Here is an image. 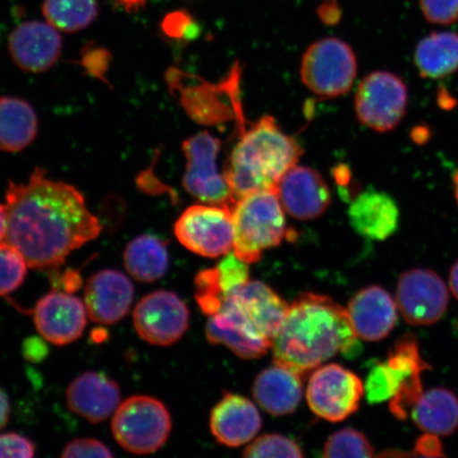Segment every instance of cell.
Instances as JSON below:
<instances>
[{"label": "cell", "mask_w": 458, "mask_h": 458, "mask_svg": "<svg viewBox=\"0 0 458 458\" xmlns=\"http://www.w3.org/2000/svg\"><path fill=\"white\" fill-rule=\"evenodd\" d=\"M7 242L24 256L29 267L53 268L101 233L83 194L37 168L27 182H9L3 204Z\"/></svg>", "instance_id": "6da1fadb"}, {"label": "cell", "mask_w": 458, "mask_h": 458, "mask_svg": "<svg viewBox=\"0 0 458 458\" xmlns=\"http://www.w3.org/2000/svg\"><path fill=\"white\" fill-rule=\"evenodd\" d=\"M347 309L328 296L305 293L291 303L272 343L274 363L301 376L360 349Z\"/></svg>", "instance_id": "7a4b0ae2"}, {"label": "cell", "mask_w": 458, "mask_h": 458, "mask_svg": "<svg viewBox=\"0 0 458 458\" xmlns=\"http://www.w3.org/2000/svg\"><path fill=\"white\" fill-rule=\"evenodd\" d=\"M302 150L272 117L258 120L233 147L223 174L234 199L246 194L276 189L299 162Z\"/></svg>", "instance_id": "3957f363"}, {"label": "cell", "mask_w": 458, "mask_h": 458, "mask_svg": "<svg viewBox=\"0 0 458 458\" xmlns=\"http://www.w3.org/2000/svg\"><path fill=\"white\" fill-rule=\"evenodd\" d=\"M284 208L276 189L257 191L234 200L232 206L233 253L246 263H256L266 250L288 237Z\"/></svg>", "instance_id": "277c9868"}, {"label": "cell", "mask_w": 458, "mask_h": 458, "mask_svg": "<svg viewBox=\"0 0 458 458\" xmlns=\"http://www.w3.org/2000/svg\"><path fill=\"white\" fill-rule=\"evenodd\" d=\"M171 416L159 400L133 396L114 411L112 431L116 442L134 454H150L167 443L171 433Z\"/></svg>", "instance_id": "5b68a950"}, {"label": "cell", "mask_w": 458, "mask_h": 458, "mask_svg": "<svg viewBox=\"0 0 458 458\" xmlns=\"http://www.w3.org/2000/svg\"><path fill=\"white\" fill-rule=\"evenodd\" d=\"M358 62L351 46L327 38L313 43L303 54L301 78L313 94L335 98L352 89Z\"/></svg>", "instance_id": "8992f818"}, {"label": "cell", "mask_w": 458, "mask_h": 458, "mask_svg": "<svg viewBox=\"0 0 458 458\" xmlns=\"http://www.w3.org/2000/svg\"><path fill=\"white\" fill-rule=\"evenodd\" d=\"M186 171L182 176L185 191L199 202L231 205L234 198L231 187L217 167L221 140L208 131H200L182 142Z\"/></svg>", "instance_id": "52a82bcc"}, {"label": "cell", "mask_w": 458, "mask_h": 458, "mask_svg": "<svg viewBox=\"0 0 458 458\" xmlns=\"http://www.w3.org/2000/svg\"><path fill=\"white\" fill-rule=\"evenodd\" d=\"M174 233L194 254L205 258L225 256L233 248L232 206L192 205L177 219Z\"/></svg>", "instance_id": "ba28073f"}, {"label": "cell", "mask_w": 458, "mask_h": 458, "mask_svg": "<svg viewBox=\"0 0 458 458\" xmlns=\"http://www.w3.org/2000/svg\"><path fill=\"white\" fill-rule=\"evenodd\" d=\"M408 103L409 91L403 79L393 72H375L359 84L354 108L360 123L386 133L403 122Z\"/></svg>", "instance_id": "9c48e42d"}, {"label": "cell", "mask_w": 458, "mask_h": 458, "mask_svg": "<svg viewBox=\"0 0 458 458\" xmlns=\"http://www.w3.org/2000/svg\"><path fill=\"white\" fill-rule=\"evenodd\" d=\"M364 394L363 382L356 374L342 365L327 364L313 370L307 401L315 415L340 422L356 413Z\"/></svg>", "instance_id": "30bf717a"}, {"label": "cell", "mask_w": 458, "mask_h": 458, "mask_svg": "<svg viewBox=\"0 0 458 458\" xmlns=\"http://www.w3.org/2000/svg\"><path fill=\"white\" fill-rule=\"evenodd\" d=\"M133 322L137 335L143 341L152 345L170 346L186 334L189 310L174 292L156 291L137 303Z\"/></svg>", "instance_id": "8fae6325"}, {"label": "cell", "mask_w": 458, "mask_h": 458, "mask_svg": "<svg viewBox=\"0 0 458 458\" xmlns=\"http://www.w3.org/2000/svg\"><path fill=\"white\" fill-rule=\"evenodd\" d=\"M396 297L405 322L414 326L437 323L449 303L444 280L427 268H415L401 275Z\"/></svg>", "instance_id": "7c38bea8"}, {"label": "cell", "mask_w": 458, "mask_h": 458, "mask_svg": "<svg viewBox=\"0 0 458 458\" xmlns=\"http://www.w3.org/2000/svg\"><path fill=\"white\" fill-rule=\"evenodd\" d=\"M276 191L286 213L301 221L317 219L331 203L327 182L317 170L306 165H295L286 172Z\"/></svg>", "instance_id": "4fadbf2b"}, {"label": "cell", "mask_w": 458, "mask_h": 458, "mask_svg": "<svg viewBox=\"0 0 458 458\" xmlns=\"http://www.w3.org/2000/svg\"><path fill=\"white\" fill-rule=\"evenodd\" d=\"M62 42L57 29L48 21H25L11 32L9 53L21 70L44 72L59 60Z\"/></svg>", "instance_id": "5bb4252c"}, {"label": "cell", "mask_w": 458, "mask_h": 458, "mask_svg": "<svg viewBox=\"0 0 458 458\" xmlns=\"http://www.w3.org/2000/svg\"><path fill=\"white\" fill-rule=\"evenodd\" d=\"M85 305L70 293L51 292L34 309V323L43 339L55 345L77 341L86 327Z\"/></svg>", "instance_id": "9a60e30c"}, {"label": "cell", "mask_w": 458, "mask_h": 458, "mask_svg": "<svg viewBox=\"0 0 458 458\" xmlns=\"http://www.w3.org/2000/svg\"><path fill=\"white\" fill-rule=\"evenodd\" d=\"M206 337L214 345H225L246 360L261 358L272 347L229 297L219 312L210 315Z\"/></svg>", "instance_id": "2e32d148"}, {"label": "cell", "mask_w": 458, "mask_h": 458, "mask_svg": "<svg viewBox=\"0 0 458 458\" xmlns=\"http://www.w3.org/2000/svg\"><path fill=\"white\" fill-rule=\"evenodd\" d=\"M133 297L134 286L123 273L103 270L86 284L84 305L95 323L114 325L127 315Z\"/></svg>", "instance_id": "e0dca14e"}, {"label": "cell", "mask_w": 458, "mask_h": 458, "mask_svg": "<svg viewBox=\"0 0 458 458\" xmlns=\"http://www.w3.org/2000/svg\"><path fill=\"white\" fill-rule=\"evenodd\" d=\"M347 311L360 340L377 342L386 339L397 324V303L379 285L359 291L349 301Z\"/></svg>", "instance_id": "ac0fdd59"}, {"label": "cell", "mask_w": 458, "mask_h": 458, "mask_svg": "<svg viewBox=\"0 0 458 458\" xmlns=\"http://www.w3.org/2000/svg\"><path fill=\"white\" fill-rule=\"evenodd\" d=\"M348 219L360 236L385 242L397 232L400 210L392 196L369 187L352 199Z\"/></svg>", "instance_id": "d6986e66"}, {"label": "cell", "mask_w": 458, "mask_h": 458, "mask_svg": "<svg viewBox=\"0 0 458 458\" xmlns=\"http://www.w3.org/2000/svg\"><path fill=\"white\" fill-rule=\"evenodd\" d=\"M261 425L255 404L240 394L225 393L211 411V433L217 442L232 448L250 443Z\"/></svg>", "instance_id": "ffe728a7"}, {"label": "cell", "mask_w": 458, "mask_h": 458, "mask_svg": "<svg viewBox=\"0 0 458 458\" xmlns=\"http://www.w3.org/2000/svg\"><path fill=\"white\" fill-rule=\"evenodd\" d=\"M120 388L101 372L89 371L74 379L67 389L70 409L91 423L107 420L120 405Z\"/></svg>", "instance_id": "44dd1931"}, {"label": "cell", "mask_w": 458, "mask_h": 458, "mask_svg": "<svg viewBox=\"0 0 458 458\" xmlns=\"http://www.w3.org/2000/svg\"><path fill=\"white\" fill-rule=\"evenodd\" d=\"M228 297L259 334L273 343L290 305L259 280H250Z\"/></svg>", "instance_id": "7402d4cb"}, {"label": "cell", "mask_w": 458, "mask_h": 458, "mask_svg": "<svg viewBox=\"0 0 458 458\" xmlns=\"http://www.w3.org/2000/svg\"><path fill=\"white\" fill-rule=\"evenodd\" d=\"M301 377L274 363L256 377L253 394L257 403L273 416L293 413L302 397Z\"/></svg>", "instance_id": "603a6c76"}, {"label": "cell", "mask_w": 458, "mask_h": 458, "mask_svg": "<svg viewBox=\"0 0 458 458\" xmlns=\"http://www.w3.org/2000/svg\"><path fill=\"white\" fill-rule=\"evenodd\" d=\"M387 360L398 365L405 372V383L403 388L391 400L393 415L403 420L409 416L423 394L422 371L431 369V366L421 359L417 339L411 335H405L394 344Z\"/></svg>", "instance_id": "cb8c5ba5"}, {"label": "cell", "mask_w": 458, "mask_h": 458, "mask_svg": "<svg viewBox=\"0 0 458 458\" xmlns=\"http://www.w3.org/2000/svg\"><path fill=\"white\" fill-rule=\"evenodd\" d=\"M38 122L36 111L16 97H0V151L24 150L36 140Z\"/></svg>", "instance_id": "d4e9b609"}, {"label": "cell", "mask_w": 458, "mask_h": 458, "mask_svg": "<svg viewBox=\"0 0 458 458\" xmlns=\"http://www.w3.org/2000/svg\"><path fill=\"white\" fill-rule=\"evenodd\" d=\"M411 414L421 431L448 437L458 428V398L449 389H428L418 399Z\"/></svg>", "instance_id": "484cf974"}, {"label": "cell", "mask_w": 458, "mask_h": 458, "mask_svg": "<svg viewBox=\"0 0 458 458\" xmlns=\"http://www.w3.org/2000/svg\"><path fill=\"white\" fill-rule=\"evenodd\" d=\"M414 61L425 79H443L454 73L458 71V33H429L417 44Z\"/></svg>", "instance_id": "4316f807"}, {"label": "cell", "mask_w": 458, "mask_h": 458, "mask_svg": "<svg viewBox=\"0 0 458 458\" xmlns=\"http://www.w3.org/2000/svg\"><path fill=\"white\" fill-rule=\"evenodd\" d=\"M124 267L131 277L141 283H156L169 267L167 245L152 234H142L127 245Z\"/></svg>", "instance_id": "83f0119b"}, {"label": "cell", "mask_w": 458, "mask_h": 458, "mask_svg": "<svg viewBox=\"0 0 458 458\" xmlns=\"http://www.w3.org/2000/svg\"><path fill=\"white\" fill-rule=\"evenodd\" d=\"M97 0H45L43 14L57 30L73 33L83 30L98 16Z\"/></svg>", "instance_id": "f1b7e54d"}, {"label": "cell", "mask_w": 458, "mask_h": 458, "mask_svg": "<svg viewBox=\"0 0 458 458\" xmlns=\"http://www.w3.org/2000/svg\"><path fill=\"white\" fill-rule=\"evenodd\" d=\"M405 383V372L391 360L375 362L366 377L364 393L370 404L392 400Z\"/></svg>", "instance_id": "f546056e"}, {"label": "cell", "mask_w": 458, "mask_h": 458, "mask_svg": "<svg viewBox=\"0 0 458 458\" xmlns=\"http://www.w3.org/2000/svg\"><path fill=\"white\" fill-rule=\"evenodd\" d=\"M324 457H371L374 448L363 433L352 428H342L328 438Z\"/></svg>", "instance_id": "4dcf8cb0"}, {"label": "cell", "mask_w": 458, "mask_h": 458, "mask_svg": "<svg viewBox=\"0 0 458 458\" xmlns=\"http://www.w3.org/2000/svg\"><path fill=\"white\" fill-rule=\"evenodd\" d=\"M28 263L14 246L0 242V296L13 293L25 282Z\"/></svg>", "instance_id": "1f68e13d"}, {"label": "cell", "mask_w": 458, "mask_h": 458, "mask_svg": "<svg viewBox=\"0 0 458 458\" xmlns=\"http://www.w3.org/2000/svg\"><path fill=\"white\" fill-rule=\"evenodd\" d=\"M243 456L258 457H294L301 458L303 452L294 440L279 434H265L246 446Z\"/></svg>", "instance_id": "d6a6232c"}, {"label": "cell", "mask_w": 458, "mask_h": 458, "mask_svg": "<svg viewBox=\"0 0 458 458\" xmlns=\"http://www.w3.org/2000/svg\"><path fill=\"white\" fill-rule=\"evenodd\" d=\"M216 271L217 282L226 299L250 282L249 263L240 259L233 251H229L223 258L216 267Z\"/></svg>", "instance_id": "836d02e7"}, {"label": "cell", "mask_w": 458, "mask_h": 458, "mask_svg": "<svg viewBox=\"0 0 458 458\" xmlns=\"http://www.w3.org/2000/svg\"><path fill=\"white\" fill-rule=\"evenodd\" d=\"M196 301L206 315H213L220 311L226 297L223 294L217 282L216 267L199 272L196 277Z\"/></svg>", "instance_id": "e575fe53"}, {"label": "cell", "mask_w": 458, "mask_h": 458, "mask_svg": "<svg viewBox=\"0 0 458 458\" xmlns=\"http://www.w3.org/2000/svg\"><path fill=\"white\" fill-rule=\"evenodd\" d=\"M425 19L434 25H451L458 21V0H420Z\"/></svg>", "instance_id": "d590c367"}, {"label": "cell", "mask_w": 458, "mask_h": 458, "mask_svg": "<svg viewBox=\"0 0 458 458\" xmlns=\"http://www.w3.org/2000/svg\"><path fill=\"white\" fill-rule=\"evenodd\" d=\"M36 455V445L22 435H0V457L30 458Z\"/></svg>", "instance_id": "8d00e7d4"}, {"label": "cell", "mask_w": 458, "mask_h": 458, "mask_svg": "<svg viewBox=\"0 0 458 458\" xmlns=\"http://www.w3.org/2000/svg\"><path fill=\"white\" fill-rule=\"evenodd\" d=\"M62 457H113L107 446L98 439L78 438L67 444Z\"/></svg>", "instance_id": "74e56055"}, {"label": "cell", "mask_w": 458, "mask_h": 458, "mask_svg": "<svg viewBox=\"0 0 458 458\" xmlns=\"http://www.w3.org/2000/svg\"><path fill=\"white\" fill-rule=\"evenodd\" d=\"M111 62V54L107 50L89 46L83 50L81 64L90 76L106 81V73Z\"/></svg>", "instance_id": "f35d334b"}, {"label": "cell", "mask_w": 458, "mask_h": 458, "mask_svg": "<svg viewBox=\"0 0 458 458\" xmlns=\"http://www.w3.org/2000/svg\"><path fill=\"white\" fill-rule=\"evenodd\" d=\"M163 31L171 38H188L191 34H196V22L185 11H176L165 16Z\"/></svg>", "instance_id": "ab89813d"}, {"label": "cell", "mask_w": 458, "mask_h": 458, "mask_svg": "<svg viewBox=\"0 0 458 458\" xmlns=\"http://www.w3.org/2000/svg\"><path fill=\"white\" fill-rule=\"evenodd\" d=\"M415 454L425 457L445 456L443 445L439 442L437 435L426 433L417 440L415 445Z\"/></svg>", "instance_id": "60d3db41"}, {"label": "cell", "mask_w": 458, "mask_h": 458, "mask_svg": "<svg viewBox=\"0 0 458 458\" xmlns=\"http://www.w3.org/2000/svg\"><path fill=\"white\" fill-rule=\"evenodd\" d=\"M320 20L327 25H335L341 20V9L336 0H326L318 10Z\"/></svg>", "instance_id": "b9f144b4"}, {"label": "cell", "mask_w": 458, "mask_h": 458, "mask_svg": "<svg viewBox=\"0 0 458 458\" xmlns=\"http://www.w3.org/2000/svg\"><path fill=\"white\" fill-rule=\"evenodd\" d=\"M25 357L31 360H39L45 357L46 348L42 341L38 339H30L25 342Z\"/></svg>", "instance_id": "7bdbcfd3"}, {"label": "cell", "mask_w": 458, "mask_h": 458, "mask_svg": "<svg viewBox=\"0 0 458 458\" xmlns=\"http://www.w3.org/2000/svg\"><path fill=\"white\" fill-rule=\"evenodd\" d=\"M10 403L7 394L3 389H0V429H2L9 420Z\"/></svg>", "instance_id": "ee69618b"}, {"label": "cell", "mask_w": 458, "mask_h": 458, "mask_svg": "<svg viewBox=\"0 0 458 458\" xmlns=\"http://www.w3.org/2000/svg\"><path fill=\"white\" fill-rule=\"evenodd\" d=\"M117 2L129 13H137L145 7L146 4V0H117Z\"/></svg>", "instance_id": "f6af8a7d"}, {"label": "cell", "mask_w": 458, "mask_h": 458, "mask_svg": "<svg viewBox=\"0 0 458 458\" xmlns=\"http://www.w3.org/2000/svg\"><path fill=\"white\" fill-rule=\"evenodd\" d=\"M450 289L458 301V261L452 267L450 273Z\"/></svg>", "instance_id": "bcb514c9"}, {"label": "cell", "mask_w": 458, "mask_h": 458, "mask_svg": "<svg viewBox=\"0 0 458 458\" xmlns=\"http://www.w3.org/2000/svg\"><path fill=\"white\" fill-rule=\"evenodd\" d=\"M5 229H7V222H5L3 204H0V242H4L5 236Z\"/></svg>", "instance_id": "7dc6e473"}, {"label": "cell", "mask_w": 458, "mask_h": 458, "mask_svg": "<svg viewBox=\"0 0 458 458\" xmlns=\"http://www.w3.org/2000/svg\"><path fill=\"white\" fill-rule=\"evenodd\" d=\"M454 196L458 204V169L456 170L454 176Z\"/></svg>", "instance_id": "c3c4849f"}]
</instances>
